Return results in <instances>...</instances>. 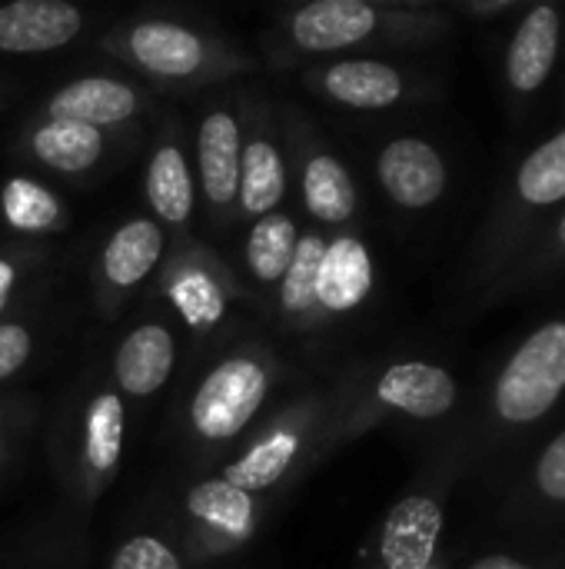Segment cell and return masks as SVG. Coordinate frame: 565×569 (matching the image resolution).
<instances>
[{"label": "cell", "instance_id": "6da1fadb", "mask_svg": "<svg viewBox=\"0 0 565 569\" xmlns=\"http://www.w3.org/2000/svg\"><path fill=\"white\" fill-rule=\"evenodd\" d=\"M565 403V313L536 323L490 373L480 403L460 433L466 467H493Z\"/></svg>", "mask_w": 565, "mask_h": 569}, {"label": "cell", "instance_id": "7a4b0ae2", "mask_svg": "<svg viewBox=\"0 0 565 569\" xmlns=\"http://www.w3.org/2000/svg\"><path fill=\"white\" fill-rule=\"evenodd\" d=\"M286 377L283 360L266 343H236L220 350L193 380L180 407V437L203 463L226 460L236 443L266 417V407Z\"/></svg>", "mask_w": 565, "mask_h": 569}, {"label": "cell", "instance_id": "3957f363", "mask_svg": "<svg viewBox=\"0 0 565 569\" xmlns=\"http://www.w3.org/2000/svg\"><path fill=\"white\" fill-rule=\"evenodd\" d=\"M565 207V120L533 143L493 190L470 253V290L483 300L513 267L526 240Z\"/></svg>", "mask_w": 565, "mask_h": 569}, {"label": "cell", "instance_id": "277c9868", "mask_svg": "<svg viewBox=\"0 0 565 569\" xmlns=\"http://www.w3.org/2000/svg\"><path fill=\"white\" fill-rule=\"evenodd\" d=\"M463 403L456 373L426 357L346 370L333 383V450L386 423H443Z\"/></svg>", "mask_w": 565, "mask_h": 569}, {"label": "cell", "instance_id": "5b68a950", "mask_svg": "<svg viewBox=\"0 0 565 569\" xmlns=\"http://www.w3.org/2000/svg\"><path fill=\"white\" fill-rule=\"evenodd\" d=\"M456 27L460 20L436 0H310L286 13L280 33L293 53L330 57L366 47H433Z\"/></svg>", "mask_w": 565, "mask_h": 569}, {"label": "cell", "instance_id": "8992f818", "mask_svg": "<svg viewBox=\"0 0 565 569\" xmlns=\"http://www.w3.org/2000/svg\"><path fill=\"white\" fill-rule=\"evenodd\" d=\"M333 450V383L290 397L270 410L213 470L233 487L270 500L293 487Z\"/></svg>", "mask_w": 565, "mask_h": 569}, {"label": "cell", "instance_id": "52a82bcc", "mask_svg": "<svg viewBox=\"0 0 565 569\" xmlns=\"http://www.w3.org/2000/svg\"><path fill=\"white\" fill-rule=\"evenodd\" d=\"M103 47L143 80L170 90L216 83L250 67L220 33L176 17H133L110 30Z\"/></svg>", "mask_w": 565, "mask_h": 569}, {"label": "cell", "instance_id": "ba28073f", "mask_svg": "<svg viewBox=\"0 0 565 569\" xmlns=\"http://www.w3.org/2000/svg\"><path fill=\"white\" fill-rule=\"evenodd\" d=\"M466 470L463 440L453 437L446 450H440L413 483L393 500L386 517L380 520L370 553L360 569H430L440 560L450 493Z\"/></svg>", "mask_w": 565, "mask_h": 569}, {"label": "cell", "instance_id": "9c48e42d", "mask_svg": "<svg viewBox=\"0 0 565 569\" xmlns=\"http://www.w3.org/2000/svg\"><path fill=\"white\" fill-rule=\"evenodd\" d=\"M127 447V400L107 380H83L57 427V470L77 503L93 507L117 480Z\"/></svg>", "mask_w": 565, "mask_h": 569}, {"label": "cell", "instance_id": "30bf717a", "mask_svg": "<svg viewBox=\"0 0 565 569\" xmlns=\"http://www.w3.org/2000/svg\"><path fill=\"white\" fill-rule=\"evenodd\" d=\"M266 513L270 500L233 487L220 473H203L193 483H186L176 497L173 540L180 543L186 560H226L253 543Z\"/></svg>", "mask_w": 565, "mask_h": 569}, {"label": "cell", "instance_id": "8fae6325", "mask_svg": "<svg viewBox=\"0 0 565 569\" xmlns=\"http://www.w3.org/2000/svg\"><path fill=\"white\" fill-rule=\"evenodd\" d=\"M565 47V7L563 3H526L519 17L506 23L503 40V93L509 113L523 120L549 83L559 77Z\"/></svg>", "mask_w": 565, "mask_h": 569}, {"label": "cell", "instance_id": "7c38bea8", "mask_svg": "<svg viewBox=\"0 0 565 569\" xmlns=\"http://www.w3.org/2000/svg\"><path fill=\"white\" fill-rule=\"evenodd\" d=\"M283 133L290 163L300 177V207L310 227L323 233L353 227L360 217V187L343 157L330 150L316 127L300 113H283Z\"/></svg>", "mask_w": 565, "mask_h": 569}, {"label": "cell", "instance_id": "4fadbf2b", "mask_svg": "<svg viewBox=\"0 0 565 569\" xmlns=\"http://www.w3.org/2000/svg\"><path fill=\"white\" fill-rule=\"evenodd\" d=\"M240 290L243 287L236 273L226 270V263H220L210 250L190 247L186 237L167 250L163 277L157 283L163 310L173 320H183L200 340L220 330V323L230 317V307L240 300Z\"/></svg>", "mask_w": 565, "mask_h": 569}, {"label": "cell", "instance_id": "5bb4252c", "mask_svg": "<svg viewBox=\"0 0 565 569\" xmlns=\"http://www.w3.org/2000/svg\"><path fill=\"white\" fill-rule=\"evenodd\" d=\"M306 83L323 100L360 113L396 110L436 93L433 77L383 57H336L316 63L306 70Z\"/></svg>", "mask_w": 565, "mask_h": 569}, {"label": "cell", "instance_id": "9a60e30c", "mask_svg": "<svg viewBox=\"0 0 565 569\" xmlns=\"http://www.w3.org/2000/svg\"><path fill=\"white\" fill-rule=\"evenodd\" d=\"M240 153H243V110L236 97H216L203 107L193 137V173L203 213L213 227H226L240 193Z\"/></svg>", "mask_w": 565, "mask_h": 569}, {"label": "cell", "instance_id": "2e32d148", "mask_svg": "<svg viewBox=\"0 0 565 569\" xmlns=\"http://www.w3.org/2000/svg\"><path fill=\"white\" fill-rule=\"evenodd\" d=\"M243 110V153H240V193L233 220L253 223L283 210L290 193V153L283 133V113L273 103L256 100Z\"/></svg>", "mask_w": 565, "mask_h": 569}, {"label": "cell", "instance_id": "e0dca14e", "mask_svg": "<svg viewBox=\"0 0 565 569\" xmlns=\"http://www.w3.org/2000/svg\"><path fill=\"white\" fill-rule=\"evenodd\" d=\"M373 177L383 197L403 213L433 210L453 183L450 157L420 133H403L386 140L373 157Z\"/></svg>", "mask_w": 565, "mask_h": 569}, {"label": "cell", "instance_id": "ac0fdd59", "mask_svg": "<svg viewBox=\"0 0 565 569\" xmlns=\"http://www.w3.org/2000/svg\"><path fill=\"white\" fill-rule=\"evenodd\" d=\"M170 233L153 217H130L117 223L97 253V300L103 313L120 310L167 260Z\"/></svg>", "mask_w": 565, "mask_h": 569}, {"label": "cell", "instance_id": "d6986e66", "mask_svg": "<svg viewBox=\"0 0 565 569\" xmlns=\"http://www.w3.org/2000/svg\"><path fill=\"white\" fill-rule=\"evenodd\" d=\"M376 293V260L356 227L326 233V250L316 273L320 333L356 317Z\"/></svg>", "mask_w": 565, "mask_h": 569}, {"label": "cell", "instance_id": "ffe728a7", "mask_svg": "<svg viewBox=\"0 0 565 569\" xmlns=\"http://www.w3.org/2000/svg\"><path fill=\"white\" fill-rule=\"evenodd\" d=\"M176 327L167 310L140 317L123 330L110 353V383L123 400H150L157 397L170 377L176 373Z\"/></svg>", "mask_w": 565, "mask_h": 569}, {"label": "cell", "instance_id": "44dd1931", "mask_svg": "<svg viewBox=\"0 0 565 569\" xmlns=\"http://www.w3.org/2000/svg\"><path fill=\"white\" fill-rule=\"evenodd\" d=\"M503 517L526 533L565 530V427L519 467L506 490Z\"/></svg>", "mask_w": 565, "mask_h": 569}, {"label": "cell", "instance_id": "7402d4cb", "mask_svg": "<svg viewBox=\"0 0 565 569\" xmlns=\"http://www.w3.org/2000/svg\"><path fill=\"white\" fill-rule=\"evenodd\" d=\"M150 107V97L133 80L113 73H83L60 83L40 107V117L73 120L97 130L127 127Z\"/></svg>", "mask_w": 565, "mask_h": 569}, {"label": "cell", "instance_id": "603a6c76", "mask_svg": "<svg viewBox=\"0 0 565 569\" xmlns=\"http://www.w3.org/2000/svg\"><path fill=\"white\" fill-rule=\"evenodd\" d=\"M143 193L153 220L170 233H183L196 217V173L193 160L186 153L183 137L176 127L160 130V137L150 147L147 173H143Z\"/></svg>", "mask_w": 565, "mask_h": 569}, {"label": "cell", "instance_id": "cb8c5ba5", "mask_svg": "<svg viewBox=\"0 0 565 569\" xmlns=\"http://www.w3.org/2000/svg\"><path fill=\"white\" fill-rule=\"evenodd\" d=\"M107 130L53 117H37L17 137V153L27 157V163L57 177L93 173L107 160Z\"/></svg>", "mask_w": 565, "mask_h": 569}, {"label": "cell", "instance_id": "d4e9b609", "mask_svg": "<svg viewBox=\"0 0 565 569\" xmlns=\"http://www.w3.org/2000/svg\"><path fill=\"white\" fill-rule=\"evenodd\" d=\"M87 30V13L67 0H10L0 7V53H53Z\"/></svg>", "mask_w": 565, "mask_h": 569}, {"label": "cell", "instance_id": "484cf974", "mask_svg": "<svg viewBox=\"0 0 565 569\" xmlns=\"http://www.w3.org/2000/svg\"><path fill=\"white\" fill-rule=\"evenodd\" d=\"M300 233H303V220L293 217L290 210H276L246 223L240 260H236V280L243 293L273 300L286 267L293 263Z\"/></svg>", "mask_w": 565, "mask_h": 569}, {"label": "cell", "instance_id": "4316f807", "mask_svg": "<svg viewBox=\"0 0 565 569\" xmlns=\"http://www.w3.org/2000/svg\"><path fill=\"white\" fill-rule=\"evenodd\" d=\"M326 250V233L316 227H303L293 263L286 267L270 307L273 317L280 323L283 333L293 337H306V333H320V317H316V273H320V260Z\"/></svg>", "mask_w": 565, "mask_h": 569}, {"label": "cell", "instance_id": "83f0119b", "mask_svg": "<svg viewBox=\"0 0 565 569\" xmlns=\"http://www.w3.org/2000/svg\"><path fill=\"white\" fill-rule=\"evenodd\" d=\"M565 277V207L556 210L519 250L503 280L483 297V303H500L513 297H529Z\"/></svg>", "mask_w": 565, "mask_h": 569}, {"label": "cell", "instance_id": "f1b7e54d", "mask_svg": "<svg viewBox=\"0 0 565 569\" xmlns=\"http://www.w3.org/2000/svg\"><path fill=\"white\" fill-rule=\"evenodd\" d=\"M47 267V247L30 240H13L0 247V320L17 313L30 297V287Z\"/></svg>", "mask_w": 565, "mask_h": 569}, {"label": "cell", "instance_id": "f546056e", "mask_svg": "<svg viewBox=\"0 0 565 569\" xmlns=\"http://www.w3.org/2000/svg\"><path fill=\"white\" fill-rule=\"evenodd\" d=\"M107 569H190V560L173 537L137 530L117 543V550L107 560Z\"/></svg>", "mask_w": 565, "mask_h": 569}, {"label": "cell", "instance_id": "4dcf8cb0", "mask_svg": "<svg viewBox=\"0 0 565 569\" xmlns=\"http://www.w3.org/2000/svg\"><path fill=\"white\" fill-rule=\"evenodd\" d=\"M40 347V327L37 317L17 310L0 320V383L13 380L37 353Z\"/></svg>", "mask_w": 565, "mask_h": 569}, {"label": "cell", "instance_id": "1f68e13d", "mask_svg": "<svg viewBox=\"0 0 565 569\" xmlns=\"http://www.w3.org/2000/svg\"><path fill=\"white\" fill-rule=\"evenodd\" d=\"M7 210H10V217H17L20 210H30L20 230L40 233V230H47V227L57 223L60 203H57V197H50V193H47L43 187H37V183H13V187L7 190Z\"/></svg>", "mask_w": 565, "mask_h": 569}, {"label": "cell", "instance_id": "d6a6232c", "mask_svg": "<svg viewBox=\"0 0 565 569\" xmlns=\"http://www.w3.org/2000/svg\"><path fill=\"white\" fill-rule=\"evenodd\" d=\"M466 569H565V547H546L539 553L493 550L476 557Z\"/></svg>", "mask_w": 565, "mask_h": 569}, {"label": "cell", "instance_id": "836d02e7", "mask_svg": "<svg viewBox=\"0 0 565 569\" xmlns=\"http://www.w3.org/2000/svg\"><path fill=\"white\" fill-rule=\"evenodd\" d=\"M523 0H450L446 3V10L463 23V20H473V23H480V27H493V23H500V27H506L513 17H519L523 13Z\"/></svg>", "mask_w": 565, "mask_h": 569}, {"label": "cell", "instance_id": "e575fe53", "mask_svg": "<svg viewBox=\"0 0 565 569\" xmlns=\"http://www.w3.org/2000/svg\"><path fill=\"white\" fill-rule=\"evenodd\" d=\"M13 437H17V420L10 413V403L0 397V470L7 467V457L13 450Z\"/></svg>", "mask_w": 565, "mask_h": 569}, {"label": "cell", "instance_id": "d590c367", "mask_svg": "<svg viewBox=\"0 0 565 569\" xmlns=\"http://www.w3.org/2000/svg\"><path fill=\"white\" fill-rule=\"evenodd\" d=\"M430 569H453V563H450L446 557H440V560H436V563H433V567H430Z\"/></svg>", "mask_w": 565, "mask_h": 569}, {"label": "cell", "instance_id": "8d00e7d4", "mask_svg": "<svg viewBox=\"0 0 565 569\" xmlns=\"http://www.w3.org/2000/svg\"><path fill=\"white\" fill-rule=\"evenodd\" d=\"M559 80H563V103H565V47H563V67H559Z\"/></svg>", "mask_w": 565, "mask_h": 569}]
</instances>
